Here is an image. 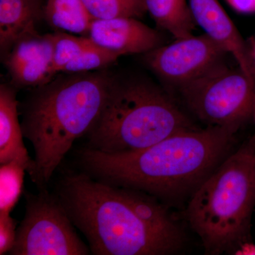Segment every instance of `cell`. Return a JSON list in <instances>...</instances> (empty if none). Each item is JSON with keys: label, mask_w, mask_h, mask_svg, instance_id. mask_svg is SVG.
<instances>
[{"label": "cell", "mask_w": 255, "mask_h": 255, "mask_svg": "<svg viewBox=\"0 0 255 255\" xmlns=\"http://www.w3.org/2000/svg\"><path fill=\"white\" fill-rule=\"evenodd\" d=\"M55 194L92 255H170L184 246L185 235L168 206L142 191L80 171L65 174Z\"/></svg>", "instance_id": "cell-1"}, {"label": "cell", "mask_w": 255, "mask_h": 255, "mask_svg": "<svg viewBox=\"0 0 255 255\" xmlns=\"http://www.w3.org/2000/svg\"><path fill=\"white\" fill-rule=\"evenodd\" d=\"M235 134L221 127H195L135 152L110 154L84 147L78 152L79 168L100 182L173 205L189 201L226 158Z\"/></svg>", "instance_id": "cell-2"}, {"label": "cell", "mask_w": 255, "mask_h": 255, "mask_svg": "<svg viewBox=\"0 0 255 255\" xmlns=\"http://www.w3.org/2000/svg\"><path fill=\"white\" fill-rule=\"evenodd\" d=\"M64 74L38 87L23 113V136L34 150L30 178L39 189H46L74 142L95 125L114 76L105 69Z\"/></svg>", "instance_id": "cell-3"}, {"label": "cell", "mask_w": 255, "mask_h": 255, "mask_svg": "<svg viewBox=\"0 0 255 255\" xmlns=\"http://www.w3.org/2000/svg\"><path fill=\"white\" fill-rule=\"evenodd\" d=\"M255 209V132L194 191L184 216L206 255L231 254L249 244Z\"/></svg>", "instance_id": "cell-4"}, {"label": "cell", "mask_w": 255, "mask_h": 255, "mask_svg": "<svg viewBox=\"0 0 255 255\" xmlns=\"http://www.w3.org/2000/svg\"><path fill=\"white\" fill-rule=\"evenodd\" d=\"M195 127L160 87L143 79L114 75L85 147L110 154L135 152Z\"/></svg>", "instance_id": "cell-5"}, {"label": "cell", "mask_w": 255, "mask_h": 255, "mask_svg": "<svg viewBox=\"0 0 255 255\" xmlns=\"http://www.w3.org/2000/svg\"><path fill=\"white\" fill-rule=\"evenodd\" d=\"M188 108L207 127L236 133L255 125V81L226 65L179 88Z\"/></svg>", "instance_id": "cell-6"}, {"label": "cell", "mask_w": 255, "mask_h": 255, "mask_svg": "<svg viewBox=\"0 0 255 255\" xmlns=\"http://www.w3.org/2000/svg\"><path fill=\"white\" fill-rule=\"evenodd\" d=\"M24 217L16 230L11 255H87L91 254L75 231L56 194L46 189L25 194Z\"/></svg>", "instance_id": "cell-7"}, {"label": "cell", "mask_w": 255, "mask_h": 255, "mask_svg": "<svg viewBox=\"0 0 255 255\" xmlns=\"http://www.w3.org/2000/svg\"><path fill=\"white\" fill-rule=\"evenodd\" d=\"M227 54V50L204 33L162 45L146 53L145 61L162 80L180 88L224 65Z\"/></svg>", "instance_id": "cell-8"}, {"label": "cell", "mask_w": 255, "mask_h": 255, "mask_svg": "<svg viewBox=\"0 0 255 255\" xmlns=\"http://www.w3.org/2000/svg\"><path fill=\"white\" fill-rule=\"evenodd\" d=\"M53 34L26 35L4 56L11 82L17 87H40L55 78L53 70Z\"/></svg>", "instance_id": "cell-9"}, {"label": "cell", "mask_w": 255, "mask_h": 255, "mask_svg": "<svg viewBox=\"0 0 255 255\" xmlns=\"http://www.w3.org/2000/svg\"><path fill=\"white\" fill-rule=\"evenodd\" d=\"M87 37L97 46L120 56L146 54L163 45L159 31L133 17L94 19Z\"/></svg>", "instance_id": "cell-10"}, {"label": "cell", "mask_w": 255, "mask_h": 255, "mask_svg": "<svg viewBox=\"0 0 255 255\" xmlns=\"http://www.w3.org/2000/svg\"><path fill=\"white\" fill-rule=\"evenodd\" d=\"M193 17L204 33L219 43L237 62L238 68L255 81V65L243 40L219 0H188Z\"/></svg>", "instance_id": "cell-11"}, {"label": "cell", "mask_w": 255, "mask_h": 255, "mask_svg": "<svg viewBox=\"0 0 255 255\" xmlns=\"http://www.w3.org/2000/svg\"><path fill=\"white\" fill-rule=\"evenodd\" d=\"M18 102L14 87L0 86V164L17 161L29 176L34 160L28 155L23 143V130L18 117Z\"/></svg>", "instance_id": "cell-12"}, {"label": "cell", "mask_w": 255, "mask_h": 255, "mask_svg": "<svg viewBox=\"0 0 255 255\" xmlns=\"http://www.w3.org/2000/svg\"><path fill=\"white\" fill-rule=\"evenodd\" d=\"M42 15L40 0H0V48L3 56L18 39L38 33L35 25Z\"/></svg>", "instance_id": "cell-13"}, {"label": "cell", "mask_w": 255, "mask_h": 255, "mask_svg": "<svg viewBox=\"0 0 255 255\" xmlns=\"http://www.w3.org/2000/svg\"><path fill=\"white\" fill-rule=\"evenodd\" d=\"M148 12L158 27L174 37V39L194 35L197 26L188 0H143Z\"/></svg>", "instance_id": "cell-14"}, {"label": "cell", "mask_w": 255, "mask_h": 255, "mask_svg": "<svg viewBox=\"0 0 255 255\" xmlns=\"http://www.w3.org/2000/svg\"><path fill=\"white\" fill-rule=\"evenodd\" d=\"M43 17L58 31L88 36L95 18L82 0H46Z\"/></svg>", "instance_id": "cell-15"}, {"label": "cell", "mask_w": 255, "mask_h": 255, "mask_svg": "<svg viewBox=\"0 0 255 255\" xmlns=\"http://www.w3.org/2000/svg\"><path fill=\"white\" fill-rule=\"evenodd\" d=\"M26 169L17 161L0 166V214H10L23 192Z\"/></svg>", "instance_id": "cell-16"}, {"label": "cell", "mask_w": 255, "mask_h": 255, "mask_svg": "<svg viewBox=\"0 0 255 255\" xmlns=\"http://www.w3.org/2000/svg\"><path fill=\"white\" fill-rule=\"evenodd\" d=\"M95 19L142 17L146 13L143 0H82Z\"/></svg>", "instance_id": "cell-17"}, {"label": "cell", "mask_w": 255, "mask_h": 255, "mask_svg": "<svg viewBox=\"0 0 255 255\" xmlns=\"http://www.w3.org/2000/svg\"><path fill=\"white\" fill-rule=\"evenodd\" d=\"M120 55L90 43L64 68L63 73H82L104 70L117 61Z\"/></svg>", "instance_id": "cell-18"}, {"label": "cell", "mask_w": 255, "mask_h": 255, "mask_svg": "<svg viewBox=\"0 0 255 255\" xmlns=\"http://www.w3.org/2000/svg\"><path fill=\"white\" fill-rule=\"evenodd\" d=\"M53 34V70L56 75L92 41L87 36H76L67 32L56 31Z\"/></svg>", "instance_id": "cell-19"}, {"label": "cell", "mask_w": 255, "mask_h": 255, "mask_svg": "<svg viewBox=\"0 0 255 255\" xmlns=\"http://www.w3.org/2000/svg\"><path fill=\"white\" fill-rule=\"evenodd\" d=\"M16 222L10 214H0V255L9 253L16 237Z\"/></svg>", "instance_id": "cell-20"}, {"label": "cell", "mask_w": 255, "mask_h": 255, "mask_svg": "<svg viewBox=\"0 0 255 255\" xmlns=\"http://www.w3.org/2000/svg\"><path fill=\"white\" fill-rule=\"evenodd\" d=\"M228 4L236 10L243 14L255 13V0H226Z\"/></svg>", "instance_id": "cell-21"}, {"label": "cell", "mask_w": 255, "mask_h": 255, "mask_svg": "<svg viewBox=\"0 0 255 255\" xmlns=\"http://www.w3.org/2000/svg\"><path fill=\"white\" fill-rule=\"evenodd\" d=\"M250 49H251L252 58H253L255 65V38L253 43H252L251 46H250Z\"/></svg>", "instance_id": "cell-22"}]
</instances>
